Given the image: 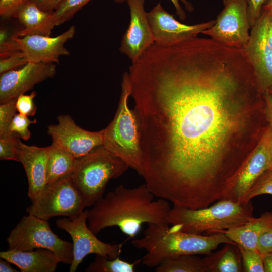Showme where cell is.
Masks as SVG:
<instances>
[{
    "instance_id": "obj_1",
    "label": "cell",
    "mask_w": 272,
    "mask_h": 272,
    "mask_svg": "<svg viewBox=\"0 0 272 272\" xmlns=\"http://www.w3.org/2000/svg\"><path fill=\"white\" fill-rule=\"evenodd\" d=\"M145 183L173 205L220 200L235 175L227 147L262 96L244 49L195 37L152 45L129 69Z\"/></svg>"
},
{
    "instance_id": "obj_2",
    "label": "cell",
    "mask_w": 272,
    "mask_h": 272,
    "mask_svg": "<svg viewBox=\"0 0 272 272\" xmlns=\"http://www.w3.org/2000/svg\"><path fill=\"white\" fill-rule=\"evenodd\" d=\"M155 197L145 183L132 188L119 185L88 210V227L97 235L106 228L116 226L134 239L144 223H167L169 201L155 200Z\"/></svg>"
},
{
    "instance_id": "obj_3",
    "label": "cell",
    "mask_w": 272,
    "mask_h": 272,
    "mask_svg": "<svg viewBox=\"0 0 272 272\" xmlns=\"http://www.w3.org/2000/svg\"><path fill=\"white\" fill-rule=\"evenodd\" d=\"M131 243L136 248L147 252L142 258L143 264L155 268L170 257L181 255H206L222 244L235 243L223 232L194 234L175 230L167 223H150L143 236L133 239Z\"/></svg>"
},
{
    "instance_id": "obj_4",
    "label": "cell",
    "mask_w": 272,
    "mask_h": 272,
    "mask_svg": "<svg viewBox=\"0 0 272 272\" xmlns=\"http://www.w3.org/2000/svg\"><path fill=\"white\" fill-rule=\"evenodd\" d=\"M254 207L248 202H235L221 199L199 209L173 205L167 217V223L182 232L202 235L223 232L242 226L254 218Z\"/></svg>"
},
{
    "instance_id": "obj_5",
    "label": "cell",
    "mask_w": 272,
    "mask_h": 272,
    "mask_svg": "<svg viewBox=\"0 0 272 272\" xmlns=\"http://www.w3.org/2000/svg\"><path fill=\"white\" fill-rule=\"evenodd\" d=\"M130 94L129 75L125 72L117 110L112 120L104 129L103 146L142 176L144 169L140 125L135 111L128 106Z\"/></svg>"
},
{
    "instance_id": "obj_6",
    "label": "cell",
    "mask_w": 272,
    "mask_h": 272,
    "mask_svg": "<svg viewBox=\"0 0 272 272\" xmlns=\"http://www.w3.org/2000/svg\"><path fill=\"white\" fill-rule=\"evenodd\" d=\"M129 168L104 146L76 158L73 177L87 207L103 197L109 181L121 176Z\"/></svg>"
},
{
    "instance_id": "obj_7",
    "label": "cell",
    "mask_w": 272,
    "mask_h": 272,
    "mask_svg": "<svg viewBox=\"0 0 272 272\" xmlns=\"http://www.w3.org/2000/svg\"><path fill=\"white\" fill-rule=\"evenodd\" d=\"M8 250L31 251L43 248L54 252L61 263L71 264L73 244L53 232L47 220L28 214L23 216L6 239Z\"/></svg>"
},
{
    "instance_id": "obj_8",
    "label": "cell",
    "mask_w": 272,
    "mask_h": 272,
    "mask_svg": "<svg viewBox=\"0 0 272 272\" xmlns=\"http://www.w3.org/2000/svg\"><path fill=\"white\" fill-rule=\"evenodd\" d=\"M72 174L46 185L27 207L26 212L47 221L57 216H78L87 206Z\"/></svg>"
},
{
    "instance_id": "obj_9",
    "label": "cell",
    "mask_w": 272,
    "mask_h": 272,
    "mask_svg": "<svg viewBox=\"0 0 272 272\" xmlns=\"http://www.w3.org/2000/svg\"><path fill=\"white\" fill-rule=\"evenodd\" d=\"M75 34V27L72 26L64 33L54 37L43 35L18 37L13 34L1 44V59L19 52L28 63H58L60 56L69 55L64 45Z\"/></svg>"
},
{
    "instance_id": "obj_10",
    "label": "cell",
    "mask_w": 272,
    "mask_h": 272,
    "mask_svg": "<svg viewBox=\"0 0 272 272\" xmlns=\"http://www.w3.org/2000/svg\"><path fill=\"white\" fill-rule=\"evenodd\" d=\"M88 210H84L78 216L58 218L57 227L70 235L73 244V259L70 272H75L84 258L91 254L115 258L120 256L123 243L110 244L99 240L87 224Z\"/></svg>"
},
{
    "instance_id": "obj_11",
    "label": "cell",
    "mask_w": 272,
    "mask_h": 272,
    "mask_svg": "<svg viewBox=\"0 0 272 272\" xmlns=\"http://www.w3.org/2000/svg\"><path fill=\"white\" fill-rule=\"evenodd\" d=\"M224 8L214 24L202 34L224 45L243 49L251 28L246 0H223Z\"/></svg>"
},
{
    "instance_id": "obj_12",
    "label": "cell",
    "mask_w": 272,
    "mask_h": 272,
    "mask_svg": "<svg viewBox=\"0 0 272 272\" xmlns=\"http://www.w3.org/2000/svg\"><path fill=\"white\" fill-rule=\"evenodd\" d=\"M47 132L51 137L52 143L68 151L76 158L103 146L104 129L98 131L84 129L67 114L59 115L57 123L48 126Z\"/></svg>"
},
{
    "instance_id": "obj_13",
    "label": "cell",
    "mask_w": 272,
    "mask_h": 272,
    "mask_svg": "<svg viewBox=\"0 0 272 272\" xmlns=\"http://www.w3.org/2000/svg\"><path fill=\"white\" fill-rule=\"evenodd\" d=\"M271 166L272 159L263 134L232 179L221 199L244 202L256 181Z\"/></svg>"
},
{
    "instance_id": "obj_14",
    "label": "cell",
    "mask_w": 272,
    "mask_h": 272,
    "mask_svg": "<svg viewBox=\"0 0 272 272\" xmlns=\"http://www.w3.org/2000/svg\"><path fill=\"white\" fill-rule=\"evenodd\" d=\"M147 17L155 39V43L168 46L197 37L212 27L215 20L192 25L182 24L167 12L158 3L149 12Z\"/></svg>"
},
{
    "instance_id": "obj_15",
    "label": "cell",
    "mask_w": 272,
    "mask_h": 272,
    "mask_svg": "<svg viewBox=\"0 0 272 272\" xmlns=\"http://www.w3.org/2000/svg\"><path fill=\"white\" fill-rule=\"evenodd\" d=\"M56 72L54 63L29 62L19 68L2 73L0 103L25 94L35 85L53 77Z\"/></svg>"
},
{
    "instance_id": "obj_16",
    "label": "cell",
    "mask_w": 272,
    "mask_h": 272,
    "mask_svg": "<svg viewBox=\"0 0 272 272\" xmlns=\"http://www.w3.org/2000/svg\"><path fill=\"white\" fill-rule=\"evenodd\" d=\"M254 70L263 93L272 88V50L266 36V13L261 15L251 28L249 40L243 48Z\"/></svg>"
},
{
    "instance_id": "obj_17",
    "label": "cell",
    "mask_w": 272,
    "mask_h": 272,
    "mask_svg": "<svg viewBox=\"0 0 272 272\" xmlns=\"http://www.w3.org/2000/svg\"><path fill=\"white\" fill-rule=\"evenodd\" d=\"M126 1L130 10V23L123 36L120 51L132 63L155 43V39L145 10L144 0Z\"/></svg>"
},
{
    "instance_id": "obj_18",
    "label": "cell",
    "mask_w": 272,
    "mask_h": 272,
    "mask_svg": "<svg viewBox=\"0 0 272 272\" xmlns=\"http://www.w3.org/2000/svg\"><path fill=\"white\" fill-rule=\"evenodd\" d=\"M49 146L39 147L20 143L19 162L25 170L28 182L27 196L32 201L46 185V174Z\"/></svg>"
},
{
    "instance_id": "obj_19",
    "label": "cell",
    "mask_w": 272,
    "mask_h": 272,
    "mask_svg": "<svg viewBox=\"0 0 272 272\" xmlns=\"http://www.w3.org/2000/svg\"><path fill=\"white\" fill-rule=\"evenodd\" d=\"M0 257L17 266L22 272H54L61 262L54 252L43 248L27 251L8 249L0 252Z\"/></svg>"
},
{
    "instance_id": "obj_20",
    "label": "cell",
    "mask_w": 272,
    "mask_h": 272,
    "mask_svg": "<svg viewBox=\"0 0 272 272\" xmlns=\"http://www.w3.org/2000/svg\"><path fill=\"white\" fill-rule=\"evenodd\" d=\"M13 17L17 18L24 26L23 29L16 33L18 37L50 36L53 29L56 26L53 11L43 10L32 1L21 7Z\"/></svg>"
},
{
    "instance_id": "obj_21",
    "label": "cell",
    "mask_w": 272,
    "mask_h": 272,
    "mask_svg": "<svg viewBox=\"0 0 272 272\" xmlns=\"http://www.w3.org/2000/svg\"><path fill=\"white\" fill-rule=\"evenodd\" d=\"M272 228V212H265L258 218L247 223L233 228L223 233L233 242L244 247L257 250L260 236Z\"/></svg>"
},
{
    "instance_id": "obj_22",
    "label": "cell",
    "mask_w": 272,
    "mask_h": 272,
    "mask_svg": "<svg viewBox=\"0 0 272 272\" xmlns=\"http://www.w3.org/2000/svg\"><path fill=\"white\" fill-rule=\"evenodd\" d=\"M208 272L244 271L240 251L236 243H226L220 250L203 258Z\"/></svg>"
},
{
    "instance_id": "obj_23",
    "label": "cell",
    "mask_w": 272,
    "mask_h": 272,
    "mask_svg": "<svg viewBox=\"0 0 272 272\" xmlns=\"http://www.w3.org/2000/svg\"><path fill=\"white\" fill-rule=\"evenodd\" d=\"M76 158L53 143L49 146L46 166V185L73 173Z\"/></svg>"
},
{
    "instance_id": "obj_24",
    "label": "cell",
    "mask_w": 272,
    "mask_h": 272,
    "mask_svg": "<svg viewBox=\"0 0 272 272\" xmlns=\"http://www.w3.org/2000/svg\"><path fill=\"white\" fill-rule=\"evenodd\" d=\"M156 272H208L197 255H181L164 260L154 268Z\"/></svg>"
},
{
    "instance_id": "obj_25",
    "label": "cell",
    "mask_w": 272,
    "mask_h": 272,
    "mask_svg": "<svg viewBox=\"0 0 272 272\" xmlns=\"http://www.w3.org/2000/svg\"><path fill=\"white\" fill-rule=\"evenodd\" d=\"M142 258L134 262H130L120 258H109L101 255H96L85 271L87 272H133Z\"/></svg>"
},
{
    "instance_id": "obj_26",
    "label": "cell",
    "mask_w": 272,
    "mask_h": 272,
    "mask_svg": "<svg viewBox=\"0 0 272 272\" xmlns=\"http://www.w3.org/2000/svg\"><path fill=\"white\" fill-rule=\"evenodd\" d=\"M90 0H64L53 11L56 26L71 19Z\"/></svg>"
},
{
    "instance_id": "obj_27",
    "label": "cell",
    "mask_w": 272,
    "mask_h": 272,
    "mask_svg": "<svg viewBox=\"0 0 272 272\" xmlns=\"http://www.w3.org/2000/svg\"><path fill=\"white\" fill-rule=\"evenodd\" d=\"M240 252L245 272H264L263 256L257 250L237 244Z\"/></svg>"
},
{
    "instance_id": "obj_28",
    "label": "cell",
    "mask_w": 272,
    "mask_h": 272,
    "mask_svg": "<svg viewBox=\"0 0 272 272\" xmlns=\"http://www.w3.org/2000/svg\"><path fill=\"white\" fill-rule=\"evenodd\" d=\"M17 98L11 99L0 105V138L18 136L10 131L9 127L16 114Z\"/></svg>"
},
{
    "instance_id": "obj_29",
    "label": "cell",
    "mask_w": 272,
    "mask_h": 272,
    "mask_svg": "<svg viewBox=\"0 0 272 272\" xmlns=\"http://www.w3.org/2000/svg\"><path fill=\"white\" fill-rule=\"evenodd\" d=\"M262 194L272 195V166L256 181L244 202H248L252 198Z\"/></svg>"
},
{
    "instance_id": "obj_30",
    "label": "cell",
    "mask_w": 272,
    "mask_h": 272,
    "mask_svg": "<svg viewBox=\"0 0 272 272\" xmlns=\"http://www.w3.org/2000/svg\"><path fill=\"white\" fill-rule=\"evenodd\" d=\"M19 136L0 138V160L19 162L18 149L21 141Z\"/></svg>"
},
{
    "instance_id": "obj_31",
    "label": "cell",
    "mask_w": 272,
    "mask_h": 272,
    "mask_svg": "<svg viewBox=\"0 0 272 272\" xmlns=\"http://www.w3.org/2000/svg\"><path fill=\"white\" fill-rule=\"evenodd\" d=\"M37 122L36 119L30 120L28 116L20 113L16 114L10 125V131L18 135L24 140H28L31 136L29 126Z\"/></svg>"
},
{
    "instance_id": "obj_32",
    "label": "cell",
    "mask_w": 272,
    "mask_h": 272,
    "mask_svg": "<svg viewBox=\"0 0 272 272\" xmlns=\"http://www.w3.org/2000/svg\"><path fill=\"white\" fill-rule=\"evenodd\" d=\"M35 91L29 95L21 94L17 97L16 107L19 113L26 116H33L36 112L34 99L36 96Z\"/></svg>"
},
{
    "instance_id": "obj_33",
    "label": "cell",
    "mask_w": 272,
    "mask_h": 272,
    "mask_svg": "<svg viewBox=\"0 0 272 272\" xmlns=\"http://www.w3.org/2000/svg\"><path fill=\"white\" fill-rule=\"evenodd\" d=\"M27 63L26 59L20 52H15L7 57L1 59L0 73L2 74L19 68Z\"/></svg>"
},
{
    "instance_id": "obj_34",
    "label": "cell",
    "mask_w": 272,
    "mask_h": 272,
    "mask_svg": "<svg viewBox=\"0 0 272 272\" xmlns=\"http://www.w3.org/2000/svg\"><path fill=\"white\" fill-rule=\"evenodd\" d=\"M31 1L0 0V15L3 17H13L21 7Z\"/></svg>"
},
{
    "instance_id": "obj_35",
    "label": "cell",
    "mask_w": 272,
    "mask_h": 272,
    "mask_svg": "<svg viewBox=\"0 0 272 272\" xmlns=\"http://www.w3.org/2000/svg\"><path fill=\"white\" fill-rule=\"evenodd\" d=\"M268 0H246L248 5V16L251 28L259 18L263 6Z\"/></svg>"
},
{
    "instance_id": "obj_36",
    "label": "cell",
    "mask_w": 272,
    "mask_h": 272,
    "mask_svg": "<svg viewBox=\"0 0 272 272\" xmlns=\"http://www.w3.org/2000/svg\"><path fill=\"white\" fill-rule=\"evenodd\" d=\"M257 250L262 254L272 252V228L260 236L257 243Z\"/></svg>"
},
{
    "instance_id": "obj_37",
    "label": "cell",
    "mask_w": 272,
    "mask_h": 272,
    "mask_svg": "<svg viewBox=\"0 0 272 272\" xmlns=\"http://www.w3.org/2000/svg\"><path fill=\"white\" fill-rule=\"evenodd\" d=\"M263 96L264 113L267 123V130L272 133V95L266 92Z\"/></svg>"
},
{
    "instance_id": "obj_38",
    "label": "cell",
    "mask_w": 272,
    "mask_h": 272,
    "mask_svg": "<svg viewBox=\"0 0 272 272\" xmlns=\"http://www.w3.org/2000/svg\"><path fill=\"white\" fill-rule=\"evenodd\" d=\"M116 2L121 3L126 0H114ZM174 5L176 14L181 20H184L186 18V13L180 4V2L182 3L185 7L186 9L189 12L193 10L192 5L187 0H170Z\"/></svg>"
},
{
    "instance_id": "obj_39",
    "label": "cell",
    "mask_w": 272,
    "mask_h": 272,
    "mask_svg": "<svg viewBox=\"0 0 272 272\" xmlns=\"http://www.w3.org/2000/svg\"><path fill=\"white\" fill-rule=\"evenodd\" d=\"M266 13V36L267 43L272 50V14Z\"/></svg>"
},
{
    "instance_id": "obj_40",
    "label": "cell",
    "mask_w": 272,
    "mask_h": 272,
    "mask_svg": "<svg viewBox=\"0 0 272 272\" xmlns=\"http://www.w3.org/2000/svg\"><path fill=\"white\" fill-rule=\"evenodd\" d=\"M264 272H272V252L262 254Z\"/></svg>"
},
{
    "instance_id": "obj_41",
    "label": "cell",
    "mask_w": 272,
    "mask_h": 272,
    "mask_svg": "<svg viewBox=\"0 0 272 272\" xmlns=\"http://www.w3.org/2000/svg\"><path fill=\"white\" fill-rule=\"evenodd\" d=\"M64 0H48L42 10L46 11H53Z\"/></svg>"
},
{
    "instance_id": "obj_42",
    "label": "cell",
    "mask_w": 272,
    "mask_h": 272,
    "mask_svg": "<svg viewBox=\"0 0 272 272\" xmlns=\"http://www.w3.org/2000/svg\"><path fill=\"white\" fill-rule=\"evenodd\" d=\"M11 263L7 260L3 258L0 259V271L1 272H18V270L13 268L10 265Z\"/></svg>"
},
{
    "instance_id": "obj_43",
    "label": "cell",
    "mask_w": 272,
    "mask_h": 272,
    "mask_svg": "<svg viewBox=\"0 0 272 272\" xmlns=\"http://www.w3.org/2000/svg\"><path fill=\"white\" fill-rule=\"evenodd\" d=\"M264 135L272 159V133L269 132L266 129Z\"/></svg>"
},
{
    "instance_id": "obj_44",
    "label": "cell",
    "mask_w": 272,
    "mask_h": 272,
    "mask_svg": "<svg viewBox=\"0 0 272 272\" xmlns=\"http://www.w3.org/2000/svg\"><path fill=\"white\" fill-rule=\"evenodd\" d=\"M262 9L267 13L272 14V0H268L263 6Z\"/></svg>"
},
{
    "instance_id": "obj_45",
    "label": "cell",
    "mask_w": 272,
    "mask_h": 272,
    "mask_svg": "<svg viewBox=\"0 0 272 272\" xmlns=\"http://www.w3.org/2000/svg\"><path fill=\"white\" fill-rule=\"evenodd\" d=\"M8 38H7V33L5 30H1V44L6 41Z\"/></svg>"
},
{
    "instance_id": "obj_46",
    "label": "cell",
    "mask_w": 272,
    "mask_h": 272,
    "mask_svg": "<svg viewBox=\"0 0 272 272\" xmlns=\"http://www.w3.org/2000/svg\"><path fill=\"white\" fill-rule=\"evenodd\" d=\"M48 1V0H32V1L36 3L38 7L41 9Z\"/></svg>"
},
{
    "instance_id": "obj_47",
    "label": "cell",
    "mask_w": 272,
    "mask_h": 272,
    "mask_svg": "<svg viewBox=\"0 0 272 272\" xmlns=\"http://www.w3.org/2000/svg\"><path fill=\"white\" fill-rule=\"evenodd\" d=\"M267 92H268L269 93H270L272 95V88L269 90Z\"/></svg>"
}]
</instances>
